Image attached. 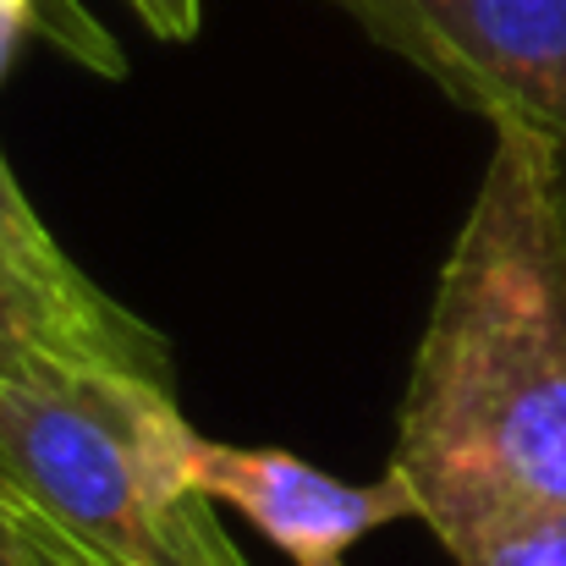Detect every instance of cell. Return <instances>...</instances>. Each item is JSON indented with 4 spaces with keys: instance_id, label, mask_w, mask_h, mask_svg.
Listing matches in <instances>:
<instances>
[{
    "instance_id": "obj_9",
    "label": "cell",
    "mask_w": 566,
    "mask_h": 566,
    "mask_svg": "<svg viewBox=\"0 0 566 566\" xmlns=\"http://www.w3.org/2000/svg\"><path fill=\"white\" fill-rule=\"evenodd\" d=\"M127 11L166 44H192L203 28V0H127Z\"/></svg>"
},
{
    "instance_id": "obj_4",
    "label": "cell",
    "mask_w": 566,
    "mask_h": 566,
    "mask_svg": "<svg viewBox=\"0 0 566 566\" xmlns=\"http://www.w3.org/2000/svg\"><path fill=\"white\" fill-rule=\"evenodd\" d=\"M192 490L253 523L292 566H347V556L390 523H423L418 490L385 468L369 484H347L281 446L192 440Z\"/></svg>"
},
{
    "instance_id": "obj_3",
    "label": "cell",
    "mask_w": 566,
    "mask_h": 566,
    "mask_svg": "<svg viewBox=\"0 0 566 566\" xmlns=\"http://www.w3.org/2000/svg\"><path fill=\"white\" fill-rule=\"evenodd\" d=\"M490 127L566 149V0H325Z\"/></svg>"
},
{
    "instance_id": "obj_5",
    "label": "cell",
    "mask_w": 566,
    "mask_h": 566,
    "mask_svg": "<svg viewBox=\"0 0 566 566\" xmlns=\"http://www.w3.org/2000/svg\"><path fill=\"white\" fill-rule=\"evenodd\" d=\"M127 369L171 385V347L155 325L111 303H66L0 264V379Z\"/></svg>"
},
{
    "instance_id": "obj_7",
    "label": "cell",
    "mask_w": 566,
    "mask_h": 566,
    "mask_svg": "<svg viewBox=\"0 0 566 566\" xmlns=\"http://www.w3.org/2000/svg\"><path fill=\"white\" fill-rule=\"evenodd\" d=\"M446 556L457 566H566V512H528L473 528Z\"/></svg>"
},
{
    "instance_id": "obj_6",
    "label": "cell",
    "mask_w": 566,
    "mask_h": 566,
    "mask_svg": "<svg viewBox=\"0 0 566 566\" xmlns=\"http://www.w3.org/2000/svg\"><path fill=\"white\" fill-rule=\"evenodd\" d=\"M0 264L17 270L22 281H33V286L66 297V303H111V297L61 253V242L50 237V226H44L39 209L28 203L22 182L11 177L6 155H0Z\"/></svg>"
},
{
    "instance_id": "obj_2",
    "label": "cell",
    "mask_w": 566,
    "mask_h": 566,
    "mask_svg": "<svg viewBox=\"0 0 566 566\" xmlns=\"http://www.w3.org/2000/svg\"><path fill=\"white\" fill-rule=\"evenodd\" d=\"M192 440L160 379H0V484L88 566H248L192 490Z\"/></svg>"
},
{
    "instance_id": "obj_11",
    "label": "cell",
    "mask_w": 566,
    "mask_h": 566,
    "mask_svg": "<svg viewBox=\"0 0 566 566\" xmlns=\"http://www.w3.org/2000/svg\"><path fill=\"white\" fill-rule=\"evenodd\" d=\"M0 512H11V517H22V523H33V528H44V523H39V517H33V512H28V506H22V501L11 495V490H6V484H0ZM44 534H50V528H44ZM61 545H66V539H61Z\"/></svg>"
},
{
    "instance_id": "obj_8",
    "label": "cell",
    "mask_w": 566,
    "mask_h": 566,
    "mask_svg": "<svg viewBox=\"0 0 566 566\" xmlns=\"http://www.w3.org/2000/svg\"><path fill=\"white\" fill-rule=\"evenodd\" d=\"M0 566H88L72 545H61L55 534L0 512Z\"/></svg>"
},
{
    "instance_id": "obj_10",
    "label": "cell",
    "mask_w": 566,
    "mask_h": 566,
    "mask_svg": "<svg viewBox=\"0 0 566 566\" xmlns=\"http://www.w3.org/2000/svg\"><path fill=\"white\" fill-rule=\"evenodd\" d=\"M33 28H50L44 11H39V0H0V77H6L22 33H33Z\"/></svg>"
},
{
    "instance_id": "obj_1",
    "label": "cell",
    "mask_w": 566,
    "mask_h": 566,
    "mask_svg": "<svg viewBox=\"0 0 566 566\" xmlns=\"http://www.w3.org/2000/svg\"><path fill=\"white\" fill-rule=\"evenodd\" d=\"M390 468L451 551L566 512V149L495 127L407 369Z\"/></svg>"
}]
</instances>
